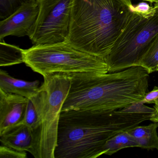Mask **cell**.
<instances>
[{
	"label": "cell",
	"mask_w": 158,
	"mask_h": 158,
	"mask_svg": "<svg viewBox=\"0 0 158 158\" xmlns=\"http://www.w3.org/2000/svg\"><path fill=\"white\" fill-rule=\"evenodd\" d=\"M135 9L130 0H73L67 41L80 50L104 58Z\"/></svg>",
	"instance_id": "obj_3"
},
{
	"label": "cell",
	"mask_w": 158,
	"mask_h": 158,
	"mask_svg": "<svg viewBox=\"0 0 158 158\" xmlns=\"http://www.w3.org/2000/svg\"><path fill=\"white\" fill-rule=\"evenodd\" d=\"M158 34V9L146 11L135 8L129 21L104 58L109 73L122 71L140 62Z\"/></svg>",
	"instance_id": "obj_5"
},
{
	"label": "cell",
	"mask_w": 158,
	"mask_h": 158,
	"mask_svg": "<svg viewBox=\"0 0 158 158\" xmlns=\"http://www.w3.org/2000/svg\"><path fill=\"white\" fill-rule=\"evenodd\" d=\"M46 98L47 92L44 86L42 85L39 91L28 99L25 114L22 123L33 129L35 133L36 137L37 134L42 123Z\"/></svg>",
	"instance_id": "obj_12"
},
{
	"label": "cell",
	"mask_w": 158,
	"mask_h": 158,
	"mask_svg": "<svg viewBox=\"0 0 158 158\" xmlns=\"http://www.w3.org/2000/svg\"><path fill=\"white\" fill-rule=\"evenodd\" d=\"M149 74L135 66L104 74L70 75L71 84L61 111L110 112L140 102L148 92Z\"/></svg>",
	"instance_id": "obj_2"
},
{
	"label": "cell",
	"mask_w": 158,
	"mask_h": 158,
	"mask_svg": "<svg viewBox=\"0 0 158 158\" xmlns=\"http://www.w3.org/2000/svg\"><path fill=\"white\" fill-rule=\"evenodd\" d=\"M27 0H0V19L4 20L15 12Z\"/></svg>",
	"instance_id": "obj_17"
},
{
	"label": "cell",
	"mask_w": 158,
	"mask_h": 158,
	"mask_svg": "<svg viewBox=\"0 0 158 158\" xmlns=\"http://www.w3.org/2000/svg\"><path fill=\"white\" fill-rule=\"evenodd\" d=\"M139 148L133 136L127 131H122L111 138L103 147V154L111 155L124 148Z\"/></svg>",
	"instance_id": "obj_14"
},
{
	"label": "cell",
	"mask_w": 158,
	"mask_h": 158,
	"mask_svg": "<svg viewBox=\"0 0 158 158\" xmlns=\"http://www.w3.org/2000/svg\"><path fill=\"white\" fill-rule=\"evenodd\" d=\"M153 108L141 102L110 112L61 111L55 158H96L111 138L150 120Z\"/></svg>",
	"instance_id": "obj_1"
},
{
	"label": "cell",
	"mask_w": 158,
	"mask_h": 158,
	"mask_svg": "<svg viewBox=\"0 0 158 158\" xmlns=\"http://www.w3.org/2000/svg\"><path fill=\"white\" fill-rule=\"evenodd\" d=\"M144 1L148 2H151V3H155V2H158V0H142Z\"/></svg>",
	"instance_id": "obj_21"
},
{
	"label": "cell",
	"mask_w": 158,
	"mask_h": 158,
	"mask_svg": "<svg viewBox=\"0 0 158 158\" xmlns=\"http://www.w3.org/2000/svg\"><path fill=\"white\" fill-rule=\"evenodd\" d=\"M24 63L43 77L54 73L104 74L109 73L104 58L80 50L67 41L35 45L24 50Z\"/></svg>",
	"instance_id": "obj_4"
},
{
	"label": "cell",
	"mask_w": 158,
	"mask_h": 158,
	"mask_svg": "<svg viewBox=\"0 0 158 158\" xmlns=\"http://www.w3.org/2000/svg\"><path fill=\"white\" fill-rule=\"evenodd\" d=\"M28 98L0 90V136L22 123Z\"/></svg>",
	"instance_id": "obj_9"
},
{
	"label": "cell",
	"mask_w": 158,
	"mask_h": 158,
	"mask_svg": "<svg viewBox=\"0 0 158 158\" xmlns=\"http://www.w3.org/2000/svg\"><path fill=\"white\" fill-rule=\"evenodd\" d=\"M158 98V87H154L152 90L148 92L141 102L144 103H153Z\"/></svg>",
	"instance_id": "obj_19"
},
{
	"label": "cell",
	"mask_w": 158,
	"mask_h": 158,
	"mask_svg": "<svg viewBox=\"0 0 158 158\" xmlns=\"http://www.w3.org/2000/svg\"><path fill=\"white\" fill-rule=\"evenodd\" d=\"M39 12L29 37L35 45L66 41L69 35L73 0H38Z\"/></svg>",
	"instance_id": "obj_7"
},
{
	"label": "cell",
	"mask_w": 158,
	"mask_h": 158,
	"mask_svg": "<svg viewBox=\"0 0 158 158\" xmlns=\"http://www.w3.org/2000/svg\"><path fill=\"white\" fill-rule=\"evenodd\" d=\"M47 92L42 123L37 134L36 158H55L58 127L63 105L71 84L70 75L54 73L43 77Z\"/></svg>",
	"instance_id": "obj_6"
},
{
	"label": "cell",
	"mask_w": 158,
	"mask_h": 158,
	"mask_svg": "<svg viewBox=\"0 0 158 158\" xmlns=\"http://www.w3.org/2000/svg\"><path fill=\"white\" fill-rule=\"evenodd\" d=\"M38 80L29 82L16 79L7 72L0 70V90L7 93L16 94L27 98L36 94L40 89Z\"/></svg>",
	"instance_id": "obj_11"
},
{
	"label": "cell",
	"mask_w": 158,
	"mask_h": 158,
	"mask_svg": "<svg viewBox=\"0 0 158 158\" xmlns=\"http://www.w3.org/2000/svg\"><path fill=\"white\" fill-rule=\"evenodd\" d=\"M39 9L38 0H27L10 16L0 21V40L10 35L30 36L35 28Z\"/></svg>",
	"instance_id": "obj_8"
},
{
	"label": "cell",
	"mask_w": 158,
	"mask_h": 158,
	"mask_svg": "<svg viewBox=\"0 0 158 158\" xmlns=\"http://www.w3.org/2000/svg\"><path fill=\"white\" fill-rule=\"evenodd\" d=\"M24 63V50L0 40V66H8Z\"/></svg>",
	"instance_id": "obj_15"
},
{
	"label": "cell",
	"mask_w": 158,
	"mask_h": 158,
	"mask_svg": "<svg viewBox=\"0 0 158 158\" xmlns=\"http://www.w3.org/2000/svg\"><path fill=\"white\" fill-rule=\"evenodd\" d=\"M158 123L153 122L148 125L137 126L128 130L139 145L146 149L158 150Z\"/></svg>",
	"instance_id": "obj_13"
},
{
	"label": "cell",
	"mask_w": 158,
	"mask_h": 158,
	"mask_svg": "<svg viewBox=\"0 0 158 158\" xmlns=\"http://www.w3.org/2000/svg\"><path fill=\"white\" fill-rule=\"evenodd\" d=\"M2 145L20 151L28 152L35 158L36 156V136L35 131L23 123L0 136Z\"/></svg>",
	"instance_id": "obj_10"
},
{
	"label": "cell",
	"mask_w": 158,
	"mask_h": 158,
	"mask_svg": "<svg viewBox=\"0 0 158 158\" xmlns=\"http://www.w3.org/2000/svg\"><path fill=\"white\" fill-rule=\"evenodd\" d=\"M139 66L144 68L149 74L158 71V34L142 58Z\"/></svg>",
	"instance_id": "obj_16"
},
{
	"label": "cell",
	"mask_w": 158,
	"mask_h": 158,
	"mask_svg": "<svg viewBox=\"0 0 158 158\" xmlns=\"http://www.w3.org/2000/svg\"><path fill=\"white\" fill-rule=\"evenodd\" d=\"M153 103L154 110L153 113L152 114L150 120L152 122L158 123V98L154 101Z\"/></svg>",
	"instance_id": "obj_20"
},
{
	"label": "cell",
	"mask_w": 158,
	"mask_h": 158,
	"mask_svg": "<svg viewBox=\"0 0 158 158\" xmlns=\"http://www.w3.org/2000/svg\"><path fill=\"white\" fill-rule=\"evenodd\" d=\"M27 152L20 151L7 146L1 145L0 158H26Z\"/></svg>",
	"instance_id": "obj_18"
},
{
	"label": "cell",
	"mask_w": 158,
	"mask_h": 158,
	"mask_svg": "<svg viewBox=\"0 0 158 158\" xmlns=\"http://www.w3.org/2000/svg\"><path fill=\"white\" fill-rule=\"evenodd\" d=\"M153 7L155 9H158V2L154 3V5Z\"/></svg>",
	"instance_id": "obj_22"
}]
</instances>
